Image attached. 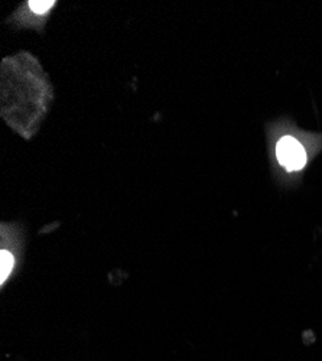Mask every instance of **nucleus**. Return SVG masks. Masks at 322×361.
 <instances>
[{
    "instance_id": "7ed1b4c3",
    "label": "nucleus",
    "mask_w": 322,
    "mask_h": 361,
    "mask_svg": "<svg viewBox=\"0 0 322 361\" xmlns=\"http://www.w3.org/2000/svg\"><path fill=\"white\" fill-rule=\"evenodd\" d=\"M55 1H29V9L38 15H45L54 7Z\"/></svg>"
},
{
    "instance_id": "f257e3e1",
    "label": "nucleus",
    "mask_w": 322,
    "mask_h": 361,
    "mask_svg": "<svg viewBox=\"0 0 322 361\" xmlns=\"http://www.w3.org/2000/svg\"><path fill=\"white\" fill-rule=\"evenodd\" d=\"M276 156L279 163L286 171L302 169L306 163V152L295 137L286 136L279 140L276 146Z\"/></svg>"
},
{
    "instance_id": "f03ea898",
    "label": "nucleus",
    "mask_w": 322,
    "mask_h": 361,
    "mask_svg": "<svg viewBox=\"0 0 322 361\" xmlns=\"http://www.w3.org/2000/svg\"><path fill=\"white\" fill-rule=\"evenodd\" d=\"M13 268H15L13 254L6 249H1V252H0V282H1V285L6 283L7 277L13 271Z\"/></svg>"
}]
</instances>
